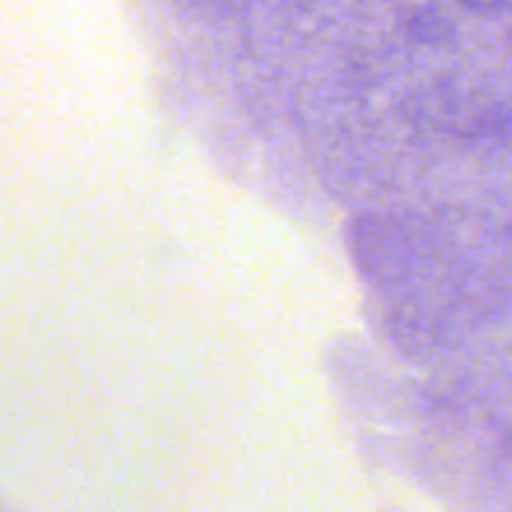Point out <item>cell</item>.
Segmentation results:
<instances>
[{"mask_svg": "<svg viewBox=\"0 0 512 512\" xmlns=\"http://www.w3.org/2000/svg\"><path fill=\"white\" fill-rule=\"evenodd\" d=\"M460 3L480 15H495V13H500V10H503L510 0H460Z\"/></svg>", "mask_w": 512, "mask_h": 512, "instance_id": "cell-1", "label": "cell"}]
</instances>
